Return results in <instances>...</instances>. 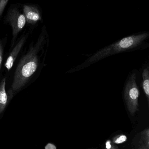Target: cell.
<instances>
[{
    "label": "cell",
    "mask_w": 149,
    "mask_h": 149,
    "mask_svg": "<svg viewBox=\"0 0 149 149\" xmlns=\"http://www.w3.org/2000/svg\"><path fill=\"white\" fill-rule=\"evenodd\" d=\"M138 71L131 70L125 82L123 95L127 109L131 115L133 116L138 111L140 91L137 84Z\"/></svg>",
    "instance_id": "obj_3"
},
{
    "label": "cell",
    "mask_w": 149,
    "mask_h": 149,
    "mask_svg": "<svg viewBox=\"0 0 149 149\" xmlns=\"http://www.w3.org/2000/svg\"><path fill=\"white\" fill-rule=\"evenodd\" d=\"M132 149H149V129L147 128L137 134L133 139Z\"/></svg>",
    "instance_id": "obj_5"
},
{
    "label": "cell",
    "mask_w": 149,
    "mask_h": 149,
    "mask_svg": "<svg viewBox=\"0 0 149 149\" xmlns=\"http://www.w3.org/2000/svg\"><path fill=\"white\" fill-rule=\"evenodd\" d=\"M149 31L140 32L124 37L91 54L84 62L72 68L67 73L80 71L115 55L146 49L149 47Z\"/></svg>",
    "instance_id": "obj_1"
},
{
    "label": "cell",
    "mask_w": 149,
    "mask_h": 149,
    "mask_svg": "<svg viewBox=\"0 0 149 149\" xmlns=\"http://www.w3.org/2000/svg\"><path fill=\"white\" fill-rule=\"evenodd\" d=\"M105 149H119L118 146L111 140H107L105 142Z\"/></svg>",
    "instance_id": "obj_11"
},
{
    "label": "cell",
    "mask_w": 149,
    "mask_h": 149,
    "mask_svg": "<svg viewBox=\"0 0 149 149\" xmlns=\"http://www.w3.org/2000/svg\"><path fill=\"white\" fill-rule=\"evenodd\" d=\"M6 79L0 83V113L3 111L7 103L8 96L6 91Z\"/></svg>",
    "instance_id": "obj_9"
},
{
    "label": "cell",
    "mask_w": 149,
    "mask_h": 149,
    "mask_svg": "<svg viewBox=\"0 0 149 149\" xmlns=\"http://www.w3.org/2000/svg\"><path fill=\"white\" fill-rule=\"evenodd\" d=\"M2 56H3V47H2V45L1 42H0V70L1 68Z\"/></svg>",
    "instance_id": "obj_13"
},
{
    "label": "cell",
    "mask_w": 149,
    "mask_h": 149,
    "mask_svg": "<svg viewBox=\"0 0 149 149\" xmlns=\"http://www.w3.org/2000/svg\"><path fill=\"white\" fill-rule=\"evenodd\" d=\"M45 149H56V148L54 145L49 143L45 146Z\"/></svg>",
    "instance_id": "obj_14"
},
{
    "label": "cell",
    "mask_w": 149,
    "mask_h": 149,
    "mask_svg": "<svg viewBox=\"0 0 149 149\" xmlns=\"http://www.w3.org/2000/svg\"><path fill=\"white\" fill-rule=\"evenodd\" d=\"M8 2V0H0V16L2 15L3 11Z\"/></svg>",
    "instance_id": "obj_12"
},
{
    "label": "cell",
    "mask_w": 149,
    "mask_h": 149,
    "mask_svg": "<svg viewBox=\"0 0 149 149\" xmlns=\"http://www.w3.org/2000/svg\"><path fill=\"white\" fill-rule=\"evenodd\" d=\"M25 38H22L15 47L11 54L9 55V56L6 62V67L8 70H10L13 65L15 61V59L18 56V54L19 53L22 47L23 46L24 42H25Z\"/></svg>",
    "instance_id": "obj_8"
},
{
    "label": "cell",
    "mask_w": 149,
    "mask_h": 149,
    "mask_svg": "<svg viewBox=\"0 0 149 149\" xmlns=\"http://www.w3.org/2000/svg\"><path fill=\"white\" fill-rule=\"evenodd\" d=\"M38 65V59L36 50L32 49L22 58L17 67L12 85L14 91L19 89L26 84L36 71Z\"/></svg>",
    "instance_id": "obj_2"
},
{
    "label": "cell",
    "mask_w": 149,
    "mask_h": 149,
    "mask_svg": "<svg viewBox=\"0 0 149 149\" xmlns=\"http://www.w3.org/2000/svg\"><path fill=\"white\" fill-rule=\"evenodd\" d=\"M26 22L30 24H35L41 19L40 13L36 8L30 6H25L23 9Z\"/></svg>",
    "instance_id": "obj_6"
},
{
    "label": "cell",
    "mask_w": 149,
    "mask_h": 149,
    "mask_svg": "<svg viewBox=\"0 0 149 149\" xmlns=\"http://www.w3.org/2000/svg\"><path fill=\"white\" fill-rule=\"evenodd\" d=\"M6 19L12 26L14 36H16L21 31L26 25L25 15L21 13L16 8H13L9 11Z\"/></svg>",
    "instance_id": "obj_4"
},
{
    "label": "cell",
    "mask_w": 149,
    "mask_h": 149,
    "mask_svg": "<svg viewBox=\"0 0 149 149\" xmlns=\"http://www.w3.org/2000/svg\"><path fill=\"white\" fill-rule=\"evenodd\" d=\"M127 137L124 134L117 135L112 138V142L114 144H121L126 142Z\"/></svg>",
    "instance_id": "obj_10"
},
{
    "label": "cell",
    "mask_w": 149,
    "mask_h": 149,
    "mask_svg": "<svg viewBox=\"0 0 149 149\" xmlns=\"http://www.w3.org/2000/svg\"><path fill=\"white\" fill-rule=\"evenodd\" d=\"M141 87L147 99L148 103H149V66L148 62L145 63L143 66L142 72V81Z\"/></svg>",
    "instance_id": "obj_7"
}]
</instances>
